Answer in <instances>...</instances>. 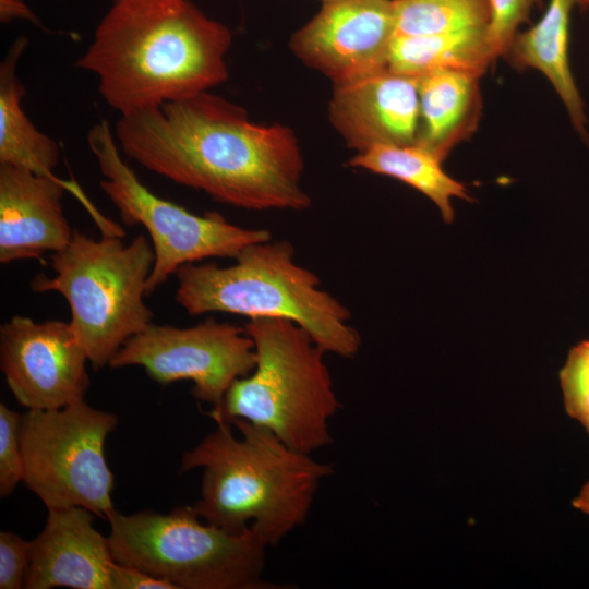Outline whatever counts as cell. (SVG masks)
<instances>
[{
  "label": "cell",
  "mask_w": 589,
  "mask_h": 589,
  "mask_svg": "<svg viewBox=\"0 0 589 589\" xmlns=\"http://www.w3.org/2000/svg\"><path fill=\"white\" fill-rule=\"evenodd\" d=\"M27 45L26 37L16 38L0 63V165L55 177L59 145L33 124L22 107L25 88L16 69Z\"/></svg>",
  "instance_id": "ac0fdd59"
},
{
  "label": "cell",
  "mask_w": 589,
  "mask_h": 589,
  "mask_svg": "<svg viewBox=\"0 0 589 589\" xmlns=\"http://www.w3.org/2000/svg\"><path fill=\"white\" fill-rule=\"evenodd\" d=\"M572 504L574 508L589 515V482L584 485L578 495L573 500Z\"/></svg>",
  "instance_id": "83f0119b"
},
{
  "label": "cell",
  "mask_w": 589,
  "mask_h": 589,
  "mask_svg": "<svg viewBox=\"0 0 589 589\" xmlns=\"http://www.w3.org/2000/svg\"><path fill=\"white\" fill-rule=\"evenodd\" d=\"M417 145L444 161L477 131L482 115L481 76L433 71L420 76Z\"/></svg>",
  "instance_id": "e0dca14e"
},
{
  "label": "cell",
  "mask_w": 589,
  "mask_h": 589,
  "mask_svg": "<svg viewBox=\"0 0 589 589\" xmlns=\"http://www.w3.org/2000/svg\"><path fill=\"white\" fill-rule=\"evenodd\" d=\"M121 238L73 230L69 244L50 255L53 276L39 274L31 283L33 291H57L68 301L70 325L95 370L109 365L154 316L144 302L153 245L143 235L127 245Z\"/></svg>",
  "instance_id": "8992f818"
},
{
  "label": "cell",
  "mask_w": 589,
  "mask_h": 589,
  "mask_svg": "<svg viewBox=\"0 0 589 589\" xmlns=\"http://www.w3.org/2000/svg\"><path fill=\"white\" fill-rule=\"evenodd\" d=\"M109 548L116 562L140 568L177 589H269L263 579L267 544L251 528L228 532L192 506L169 514L113 510Z\"/></svg>",
  "instance_id": "52a82bcc"
},
{
  "label": "cell",
  "mask_w": 589,
  "mask_h": 589,
  "mask_svg": "<svg viewBox=\"0 0 589 589\" xmlns=\"http://www.w3.org/2000/svg\"><path fill=\"white\" fill-rule=\"evenodd\" d=\"M328 120L357 153L376 145H412L419 130L416 76L392 70L334 85Z\"/></svg>",
  "instance_id": "4fadbf2b"
},
{
  "label": "cell",
  "mask_w": 589,
  "mask_h": 589,
  "mask_svg": "<svg viewBox=\"0 0 589 589\" xmlns=\"http://www.w3.org/2000/svg\"><path fill=\"white\" fill-rule=\"evenodd\" d=\"M541 0H489L488 37L496 58L506 55L519 27Z\"/></svg>",
  "instance_id": "603a6c76"
},
{
  "label": "cell",
  "mask_w": 589,
  "mask_h": 589,
  "mask_svg": "<svg viewBox=\"0 0 589 589\" xmlns=\"http://www.w3.org/2000/svg\"><path fill=\"white\" fill-rule=\"evenodd\" d=\"M581 10L589 8V0H579V5Z\"/></svg>",
  "instance_id": "f1b7e54d"
},
{
  "label": "cell",
  "mask_w": 589,
  "mask_h": 589,
  "mask_svg": "<svg viewBox=\"0 0 589 589\" xmlns=\"http://www.w3.org/2000/svg\"><path fill=\"white\" fill-rule=\"evenodd\" d=\"M113 133L141 166L220 203L254 211L311 205L292 129L252 122L244 108L208 91L120 115Z\"/></svg>",
  "instance_id": "6da1fadb"
},
{
  "label": "cell",
  "mask_w": 589,
  "mask_h": 589,
  "mask_svg": "<svg viewBox=\"0 0 589 589\" xmlns=\"http://www.w3.org/2000/svg\"><path fill=\"white\" fill-rule=\"evenodd\" d=\"M176 276V301L190 315L285 318L304 328L326 353L351 358L360 349L350 311L321 288L315 273L296 262L287 240L250 244L229 266L187 264Z\"/></svg>",
  "instance_id": "277c9868"
},
{
  "label": "cell",
  "mask_w": 589,
  "mask_h": 589,
  "mask_svg": "<svg viewBox=\"0 0 589 589\" xmlns=\"http://www.w3.org/2000/svg\"><path fill=\"white\" fill-rule=\"evenodd\" d=\"M396 35H429L488 27L489 0H393Z\"/></svg>",
  "instance_id": "44dd1931"
},
{
  "label": "cell",
  "mask_w": 589,
  "mask_h": 589,
  "mask_svg": "<svg viewBox=\"0 0 589 589\" xmlns=\"http://www.w3.org/2000/svg\"><path fill=\"white\" fill-rule=\"evenodd\" d=\"M396 36L393 0H338L320 11L290 38V49L334 85L388 68Z\"/></svg>",
  "instance_id": "7c38bea8"
},
{
  "label": "cell",
  "mask_w": 589,
  "mask_h": 589,
  "mask_svg": "<svg viewBox=\"0 0 589 589\" xmlns=\"http://www.w3.org/2000/svg\"><path fill=\"white\" fill-rule=\"evenodd\" d=\"M85 507L48 508L45 528L32 541L25 588L113 589L108 538Z\"/></svg>",
  "instance_id": "5bb4252c"
},
{
  "label": "cell",
  "mask_w": 589,
  "mask_h": 589,
  "mask_svg": "<svg viewBox=\"0 0 589 589\" xmlns=\"http://www.w3.org/2000/svg\"><path fill=\"white\" fill-rule=\"evenodd\" d=\"M323 3H327V2H333V1H338V0H321Z\"/></svg>",
  "instance_id": "f546056e"
},
{
  "label": "cell",
  "mask_w": 589,
  "mask_h": 589,
  "mask_svg": "<svg viewBox=\"0 0 589 589\" xmlns=\"http://www.w3.org/2000/svg\"><path fill=\"white\" fill-rule=\"evenodd\" d=\"M21 418L16 411L0 404V496L13 492L23 481L24 465L20 442Z\"/></svg>",
  "instance_id": "7402d4cb"
},
{
  "label": "cell",
  "mask_w": 589,
  "mask_h": 589,
  "mask_svg": "<svg viewBox=\"0 0 589 589\" xmlns=\"http://www.w3.org/2000/svg\"><path fill=\"white\" fill-rule=\"evenodd\" d=\"M87 361L70 322L16 315L0 327V366L27 410L60 409L84 399Z\"/></svg>",
  "instance_id": "8fae6325"
},
{
  "label": "cell",
  "mask_w": 589,
  "mask_h": 589,
  "mask_svg": "<svg viewBox=\"0 0 589 589\" xmlns=\"http://www.w3.org/2000/svg\"><path fill=\"white\" fill-rule=\"evenodd\" d=\"M116 414L84 399L60 409L27 410L21 418L23 482L47 508L81 506L107 518L113 476L104 446Z\"/></svg>",
  "instance_id": "9c48e42d"
},
{
  "label": "cell",
  "mask_w": 589,
  "mask_h": 589,
  "mask_svg": "<svg viewBox=\"0 0 589 589\" xmlns=\"http://www.w3.org/2000/svg\"><path fill=\"white\" fill-rule=\"evenodd\" d=\"M566 412L589 434V386L562 387Z\"/></svg>",
  "instance_id": "484cf974"
},
{
  "label": "cell",
  "mask_w": 589,
  "mask_h": 589,
  "mask_svg": "<svg viewBox=\"0 0 589 589\" xmlns=\"http://www.w3.org/2000/svg\"><path fill=\"white\" fill-rule=\"evenodd\" d=\"M67 180L0 165V262L41 260L72 239L62 207Z\"/></svg>",
  "instance_id": "9a60e30c"
},
{
  "label": "cell",
  "mask_w": 589,
  "mask_h": 589,
  "mask_svg": "<svg viewBox=\"0 0 589 589\" xmlns=\"http://www.w3.org/2000/svg\"><path fill=\"white\" fill-rule=\"evenodd\" d=\"M216 423L181 458L180 472L203 471L201 497L192 507L208 524L232 533L251 528L275 546L305 522L333 465L248 421Z\"/></svg>",
  "instance_id": "3957f363"
},
{
  "label": "cell",
  "mask_w": 589,
  "mask_h": 589,
  "mask_svg": "<svg viewBox=\"0 0 589 589\" xmlns=\"http://www.w3.org/2000/svg\"><path fill=\"white\" fill-rule=\"evenodd\" d=\"M231 43L230 29L189 0H115L75 67L124 115L224 83Z\"/></svg>",
  "instance_id": "7a4b0ae2"
},
{
  "label": "cell",
  "mask_w": 589,
  "mask_h": 589,
  "mask_svg": "<svg viewBox=\"0 0 589 589\" xmlns=\"http://www.w3.org/2000/svg\"><path fill=\"white\" fill-rule=\"evenodd\" d=\"M255 361L245 328L209 317L184 328L152 323L123 344L109 366H142L163 385L190 380L194 397L217 410L231 384L250 374Z\"/></svg>",
  "instance_id": "30bf717a"
},
{
  "label": "cell",
  "mask_w": 589,
  "mask_h": 589,
  "mask_svg": "<svg viewBox=\"0 0 589 589\" xmlns=\"http://www.w3.org/2000/svg\"><path fill=\"white\" fill-rule=\"evenodd\" d=\"M496 60L484 27L429 35H396L388 69L410 76L433 71H458L482 76Z\"/></svg>",
  "instance_id": "d6986e66"
},
{
  "label": "cell",
  "mask_w": 589,
  "mask_h": 589,
  "mask_svg": "<svg viewBox=\"0 0 589 589\" xmlns=\"http://www.w3.org/2000/svg\"><path fill=\"white\" fill-rule=\"evenodd\" d=\"M245 332L254 344L255 366L237 378L215 422L248 421L274 433L289 447L310 454L330 445V419L339 411L330 373L311 335L285 318H252Z\"/></svg>",
  "instance_id": "5b68a950"
},
{
  "label": "cell",
  "mask_w": 589,
  "mask_h": 589,
  "mask_svg": "<svg viewBox=\"0 0 589 589\" xmlns=\"http://www.w3.org/2000/svg\"><path fill=\"white\" fill-rule=\"evenodd\" d=\"M443 161L420 145H376L357 153L347 163L399 180L426 196L446 224L454 221L453 200L471 201L466 185L450 177Z\"/></svg>",
  "instance_id": "ffe728a7"
},
{
  "label": "cell",
  "mask_w": 589,
  "mask_h": 589,
  "mask_svg": "<svg viewBox=\"0 0 589 589\" xmlns=\"http://www.w3.org/2000/svg\"><path fill=\"white\" fill-rule=\"evenodd\" d=\"M87 144L104 177L100 189L125 225H142L151 237L155 261L146 294L183 265L212 257L236 259L250 244L272 239L267 229L229 223L219 213L197 215L151 192L122 159L107 120L95 123Z\"/></svg>",
  "instance_id": "ba28073f"
},
{
  "label": "cell",
  "mask_w": 589,
  "mask_h": 589,
  "mask_svg": "<svg viewBox=\"0 0 589 589\" xmlns=\"http://www.w3.org/2000/svg\"><path fill=\"white\" fill-rule=\"evenodd\" d=\"M111 576L113 589H177L167 580L118 562L112 565Z\"/></svg>",
  "instance_id": "d4e9b609"
},
{
  "label": "cell",
  "mask_w": 589,
  "mask_h": 589,
  "mask_svg": "<svg viewBox=\"0 0 589 589\" xmlns=\"http://www.w3.org/2000/svg\"><path fill=\"white\" fill-rule=\"evenodd\" d=\"M31 551L32 541H26L13 532L1 531L0 589L25 587Z\"/></svg>",
  "instance_id": "cb8c5ba5"
},
{
  "label": "cell",
  "mask_w": 589,
  "mask_h": 589,
  "mask_svg": "<svg viewBox=\"0 0 589 589\" xmlns=\"http://www.w3.org/2000/svg\"><path fill=\"white\" fill-rule=\"evenodd\" d=\"M14 19H22L41 26L40 21L23 0H0V21L9 23Z\"/></svg>",
  "instance_id": "4316f807"
},
{
  "label": "cell",
  "mask_w": 589,
  "mask_h": 589,
  "mask_svg": "<svg viewBox=\"0 0 589 589\" xmlns=\"http://www.w3.org/2000/svg\"><path fill=\"white\" fill-rule=\"evenodd\" d=\"M578 5L579 0H550L540 20L516 34L504 58L515 69L541 72L563 103L574 130L588 142L586 106L569 63L570 16Z\"/></svg>",
  "instance_id": "2e32d148"
}]
</instances>
